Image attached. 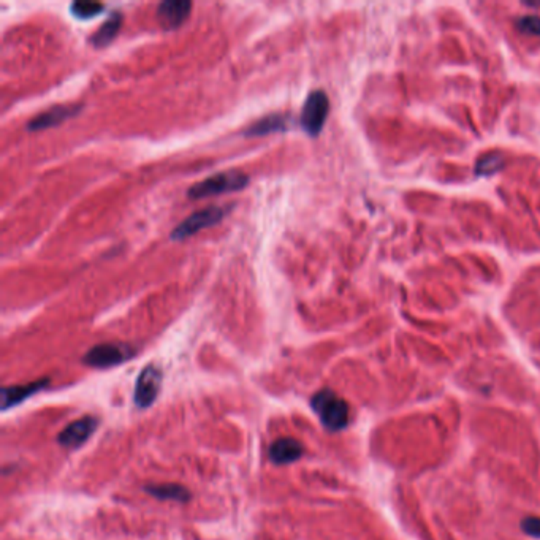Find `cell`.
<instances>
[{"label":"cell","mask_w":540,"mask_h":540,"mask_svg":"<svg viewBox=\"0 0 540 540\" xmlns=\"http://www.w3.org/2000/svg\"><path fill=\"white\" fill-rule=\"evenodd\" d=\"M311 406L320 419L322 425L330 431H340L349 423V406L335 392L325 388L317 392L311 400Z\"/></svg>","instance_id":"obj_1"},{"label":"cell","mask_w":540,"mask_h":540,"mask_svg":"<svg viewBox=\"0 0 540 540\" xmlns=\"http://www.w3.org/2000/svg\"><path fill=\"white\" fill-rule=\"evenodd\" d=\"M330 100L323 90H314L306 99L301 109V127L308 135L317 136L327 121Z\"/></svg>","instance_id":"obj_5"},{"label":"cell","mask_w":540,"mask_h":540,"mask_svg":"<svg viewBox=\"0 0 540 540\" xmlns=\"http://www.w3.org/2000/svg\"><path fill=\"white\" fill-rule=\"evenodd\" d=\"M135 355V349L124 342H103L97 344L83 356V361L90 368H112L126 363Z\"/></svg>","instance_id":"obj_3"},{"label":"cell","mask_w":540,"mask_h":540,"mask_svg":"<svg viewBox=\"0 0 540 540\" xmlns=\"http://www.w3.org/2000/svg\"><path fill=\"white\" fill-rule=\"evenodd\" d=\"M287 127V118L282 114H270L265 116L260 121L246 130L247 136H263L272 132H279V130H284Z\"/></svg>","instance_id":"obj_14"},{"label":"cell","mask_w":540,"mask_h":540,"mask_svg":"<svg viewBox=\"0 0 540 540\" xmlns=\"http://www.w3.org/2000/svg\"><path fill=\"white\" fill-rule=\"evenodd\" d=\"M192 4L187 0H165L157 6V19L165 30L178 29L191 15Z\"/></svg>","instance_id":"obj_8"},{"label":"cell","mask_w":540,"mask_h":540,"mask_svg":"<svg viewBox=\"0 0 540 540\" xmlns=\"http://www.w3.org/2000/svg\"><path fill=\"white\" fill-rule=\"evenodd\" d=\"M145 490L151 494V496L162 500L172 499V500H178V503H187V500L191 499V493H188L184 486L176 485V484L148 485Z\"/></svg>","instance_id":"obj_13"},{"label":"cell","mask_w":540,"mask_h":540,"mask_svg":"<svg viewBox=\"0 0 540 540\" xmlns=\"http://www.w3.org/2000/svg\"><path fill=\"white\" fill-rule=\"evenodd\" d=\"M518 29L529 35H540V18L539 16H523L518 19Z\"/></svg>","instance_id":"obj_17"},{"label":"cell","mask_w":540,"mask_h":540,"mask_svg":"<svg viewBox=\"0 0 540 540\" xmlns=\"http://www.w3.org/2000/svg\"><path fill=\"white\" fill-rule=\"evenodd\" d=\"M303 445L294 438H281L270 447V460L276 464H290L303 457Z\"/></svg>","instance_id":"obj_10"},{"label":"cell","mask_w":540,"mask_h":540,"mask_svg":"<svg viewBox=\"0 0 540 540\" xmlns=\"http://www.w3.org/2000/svg\"><path fill=\"white\" fill-rule=\"evenodd\" d=\"M162 387V371L155 364H148L135 383V402L141 409L152 406Z\"/></svg>","instance_id":"obj_6"},{"label":"cell","mask_w":540,"mask_h":540,"mask_svg":"<svg viewBox=\"0 0 540 540\" xmlns=\"http://www.w3.org/2000/svg\"><path fill=\"white\" fill-rule=\"evenodd\" d=\"M227 211H229V208L208 206V208H203V210L191 214V216L182 220L176 229L173 230L172 239L173 241H182L186 238H191L193 235H197L198 232L208 229V227H212V225L219 224L220 220L227 216Z\"/></svg>","instance_id":"obj_4"},{"label":"cell","mask_w":540,"mask_h":540,"mask_svg":"<svg viewBox=\"0 0 540 540\" xmlns=\"http://www.w3.org/2000/svg\"><path fill=\"white\" fill-rule=\"evenodd\" d=\"M503 164V159H500L499 154H490L481 157L477 164V174H493L494 172H498Z\"/></svg>","instance_id":"obj_16"},{"label":"cell","mask_w":540,"mask_h":540,"mask_svg":"<svg viewBox=\"0 0 540 540\" xmlns=\"http://www.w3.org/2000/svg\"><path fill=\"white\" fill-rule=\"evenodd\" d=\"M97 426H99V419L92 417V415H86V417L80 420L71 421L59 434L57 440H59L61 445L67 448H78L95 433Z\"/></svg>","instance_id":"obj_7"},{"label":"cell","mask_w":540,"mask_h":540,"mask_svg":"<svg viewBox=\"0 0 540 540\" xmlns=\"http://www.w3.org/2000/svg\"><path fill=\"white\" fill-rule=\"evenodd\" d=\"M103 8H105V6L100 2H75L71 4L70 11L71 15L78 19H92L99 16Z\"/></svg>","instance_id":"obj_15"},{"label":"cell","mask_w":540,"mask_h":540,"mask_svg":"<svg viewBox=\"0 0 540 540\" xmlns=\"http://www.w3.org/2000/svg\"><path fill=\"white\" fill-rule=\"evenodd\" d=\"M121 23H122L121 13L119 11L113 13V15L102 24V28H99L94 32V35L90 37V43H92L95 48L108 47V44L114 40L116 35H118V32L121 29Z\"/></svg>","instance_id":"obj_12"},{"label":"cell","mask_w":540,"mask_h":540,"mask_svg":"<svg viewBox=\"0 0 540 540\" xmlns=\"http://www.w3.org/2000/svg\"><path fill=\"white\" fill-rule=\"evenodd\" d=\"M80 109H81V105H56L53 108L47 109V112L37 114L34 119H30L28 124V130H30V132H37V130L56 127L64 121L73 118V116L80 113Z\"/></svg>","instance_id":"obj_9"},{"label":"cell","mask_w":540,"mask_h":540,"mask_svg":"<svg viewBox=\"0 0 540 540\" xmlns=\"http://www.w3.org/2000/svg\"><path fill=\"white\" fill-rule=\"evenodd\" d=\"M522 528L528 536L540 539V518L539 517L524 518L522 522Z\"/></svg>","instance_id":"obj_18"},{"label":"cell","mask_w":540,"mask_h":540,"mask_svg":"<svg viewBox=\"0 0 540 540\" xmlns=\"http://www.w3.org/2000/svg\"><path fill=\"white\" fill-rule=\"evenodd\" d=\"M249 184V178L244 173L239 172H224L212 174L205 181H200L197 184L188 188V198L198 200L214 197V195H222L227 192H238Z\"/></svg>","instance_id":"obj_2"},{"label":"cell","mask_w":540,"mask_h":540,"mask_svg":"<svg viewBox=\"0 0 540 540\" xmlns=\"http://www.w3.org/2000/svg\"><path fill=\"white\" fill-rule=\"evenodd\" d=\"M48 379L35 380L32 383H25V385H15V387H4L2 388V411L6 409L18 406L19 402L30 398L32 395L40 392L44 387L48 385Z\"/></svg>","instance_id":"obj_11"}]
</instances>
